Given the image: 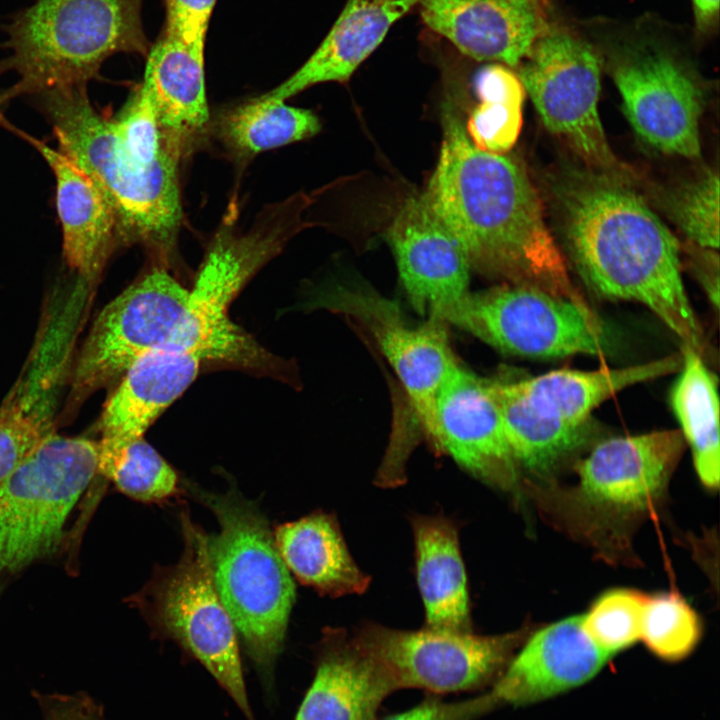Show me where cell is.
<instances>
[{
    "label": "cell",
    "instance_id": "3",
    "mask_svg": "<svg viewBox=\"0 0 720 720\" xmlns=\"http://www.w3.org/2000/svg\"><path fill=\"white\" fill-rule=\"evenodd\" d=\"M141 0H36L6 25L0 72L16 82L0 103L22 95L87 87L110 56L146 52Z\"/></svg>",
    "mask_w": 720,
    "mask_h": 720
},
{
    "label": "cell",
    "instance_id": "16",
    "mask_svg": "<svg viewBox=\"0 0 720 720\" xmlns=\"http://www.w3.org/2000/svg\"><path fill=\"white\" fill-rule=\"evenodd\" d=\"M201 360L185 350L164 346L133 363L105 404L100 422L99 466L92 484L98 503L103 487L126 449L144 438L147 429L196 379Z\"/></svg>",
    "mask_w": 720,
    "mask_h": 720
},
{
    "label": "cell",
    "instance_id": "10",
    "mask_svg": "<svg viewBox=\"0 0 720 720\" xmlns=\"http://www.w3.org/2000/svg\"><path fill=\"white\" fill-rule=\"evenodd\" d=\"M351 638L390 672L399 690L421 689L440 696L488 690L525 641L526 633L479 635L428 626L412 631L366 623Z\"/></svg>",
    "mask_w": 720,
    "mask_h": 720
},
{
    "label": "cell",
    "instance_id": "9",
    "mask_svg": "<svg viewBox=\"0 0 720 720\" xmlns=\"http://www.w3.org/2000/svg\"><path fill=\"white\" fill-rule=\"evenodd\" d=\"M440 320L517 356L603 355L610 348L602 322L586 302L528 285L468 293Z\"/></svg>",
    "mask_w": 720,
    "mask_h": 720
},
{
    "label": "cell",
    "instance_id": "25",
    "mask_svg": "<svg viewBox=\"0 0 720 720\" xmlns=\"http://www.w3.org/2000/svg\"><path fill=\"white\" fill-rule=\"evenodd\" d=\"M412 529L426 626L472 631L467 579L456 525L441 515L415 516Z\"/></svg>",
    "mask_w": 720,
    "mask_h": 720
},
{
    "label": "cell",
    "instance_id": "6",
    "mask_svg": "<svg viewBox=\"0 0 720 720\" xmlns=\"http://www.w3.org/2000/svg\"><path fill=\"white\" fill-rule=\"evenodd\" d=\"M53 132L59 151L87 173L112 204L120 242L142 243L168 259L182 218L180 158L168 155L144 165L127 157L117 144L112 119L89 102L65 109Z\"/></svg>",
    "mask_w": 720,
    "mask_h": 720
},
{
    "label": "cell",
    "instance_id": "39",
    "mask_svg": "<svg viewBox=\"0 0 720 720\" xmlns=\"http://www.w3.org/2000/svg\"><path fill=\"white\" fill-rule=\"evenodd\" d=\"M43 720H105L103 711L87 696L41 697Z\"/></svg>",
    "mask_w": 720,
    "mask_h": 720
},
{
    "label": "cell",
    "instance_id": "34",
    "mask_svg": "<svg viewBox=\"0 0 720 720\" xmlns=\"http://www.w3.org/2000/svg\"><path fill=\"white\" fill-rule=\"evenodd\" d=\"M648 598L626 588L602 594L582 615L584 631L598 648L615 656L640 640Z\"/></svg>",
    "mask_w": 720,
    "mask_h": 720
},
{
    "label": "cell",
    "instance_id": "22",
    "mask_svg": "<svg viewBox=\"0 0 720 720\" xmlns=\"http://www.w3.org/2000/svg\"><path fill=\"white\" fill-rule=\"evenodd\" d=\"M421 16L463 54L517 65L539 37L534 6L510 0H417Z\"/></svg>",
    "mask_w": 720,
    "mask_h": 720
},
{
    "label": "cell",
    "instance_id": "2",
    "mask_svg": "<svg viewBox=\"0 0 720 720\" xmlns=\"http://www.w3.org/2000/svg\"><path fill=\"white\" fill-rule=\"evenodd\" d=\"M569 258L586 287L646 306L699 353L704 332L681 276L677 240L615 174L568 170L554 182Z\"/></svg>",
    "mask_w": 720,
    "mask_h": 720
},
{
    "label": "cell",
    "instance_id": "11",
    "mask_svg": "<svg viewBox=\"0 0 720 720\" xmlns=\"http://www.w3.org/2000/svg\"><path fill=\"white\" fill-rule=\"evenodd\" d=\"M519 73L543 123L592 165L615 174L598 113L600 64L590 45L561 31L539 36Z\"/></svg>",
    "mask_w": 720,
    "mask_h": 720
},
{
    "label": "cell",
    "instance_id": "17",
    "mask_svg": "<svg viewBox=\"0 0 720 720\" xmlns=\"http://www.w3.org/2000/svg\"><path fill=\"white\" fill-rule=\"evenodd\" d=\"M433 444L475 477L513 489L518 466L507 442L488 379L457 365L435 399Z\"/></svg>",
    "mask_w": 720,
    "mask_h": 720
},
{
    "label": "cell",
    "instance_id": "1",
    "mask_svg": "<svg viewBox=\"0 0 720 720\" xmlns=\"http://www.w3.org/2000/svg\"><path fill=\"white\" fill-rule=\"evenodd\" d=\"M442 125L439 159L424 194L471 268L586 302L570 279L524 170L504 154L477 148L450 109Z\"/></svg>",
    "mask_w": 720,
    "mask_h": 720
},
{
    "label": "cell",
    "instance_id": "8",
    "mask_svg": "<svg viewBox=\"0 0 720 720\" xmlns=\"http://www.w3.org/2000/svg\"><path fill=\"white\" fill-rule=\"evenodd\" d=\"M98 441L52 433L0 488V593L67 544L65 526L95 480Z\"/></svg>",
    "mask_w": 720,
    "mask_h": 720
},
{
    "label": "cell",
    "instance_id": "12",
    "mask_svg": "<svg viewBox=\"0 0 720 720\" xmlns=\"http://www.w3.org/2000/svg\"><path fill=\"white\" fill-rule=\"evenodd\" d=\"M169 272L156 268L108 303L94 320L73 373L76 392H90L122 376L145 354L166 346L188 300Z\"/></svg>",
    "mask_w": 720,
    "mask_h": 720
},
{
    "label": "cell",
    "instance_id": "14",
    "mask_svg": "<svg viewBox=\"0 0 720 720\" xmlns=\"http://www.w3.org/2000/svg\"><path fill=\"white\" fill-rule=\"evenodd\" d=\"M625 115L653 148L688 158L700 155L702 95L691 75L656 51L620 60L613 69Z\"/></svg>",
    "mask_w": 720,
    "mask_h": 720
},
{
    "label": "cell",
    "instance_id": "38",
    "mask_svg": "<svg viewBox=\"0 0 720 720\" xmlns=\"http://www.w3.org/2000/svg\"><path fill=\"white\" fill-rule=\"evenodd\" d=\"M216 0H166V33L204 52L206 33Z\"/></svg>",
    "mask_w": 720,
    "mask_h": 720
},
{
    "label": "cell",
    "instance_id": "13",
    "mask_svg": "<svg viewBox=\"0 0 720 720\" xmlns=\"http://www.w3.org/2000/svg\"><path fill=\"white\" fill-rule=\"evenodd\" d=\"M684 441L680 430H661L598 443L578 464L576 506L603 523L645 513L664 493Z\"/></svg>",
    "mask_w": 720,
    "mask_h": 720
},
{
    "label": "cell",
    "instance_id": "29",
    "mask_svg": "<svg viewBox=\"0 0 720 720\" xmlns=\"http://www.w3.org/2000/svg\"><path fill=\"white\" fill-rule=\"evenodd\" d=\"M682 364L670 392V403L689 444L696 472L709 489L719 485V399L717 379L701 353L681 346Z\"/></svg>",
    "mask_w": 720,
    "mask_h": 720
},
{
    "label": "cell",
    "instance_id": "5",
    "mask_svg": "<svg viewBox=\"0 0 720 720\" xmlns=\"http://www.w3.org/2000/svg\"><path fill=\"white\" fill-rule=\"evenodd\" d=\"M297 197L266 207L245 232L222 230L210 245L181 321L166 346L241 368L274 371L279 361L229 317L233 299L299 226Z\"/></svg>",
    "mask_w": 720,
    "mask_h": 720
},
{
    "label": "cell",
    "instance_id": "32",
    "mask_svg": "<svg viewBox=\"0 0 720 720\" xmlns=\"http://www.w3.org/2000/svg\"><path fill=\"white\" fill-rule=\"evenodd\" d=\"M46 393L27 382L0 407V488L53 432Z\"/></svg>",
    "mask_w": 720,
    "mask_h": 720
},
{
    "label": "cell",
    "instance_id": "31",
    "mask_svg": "<svg viewBox=\"0 0 720 720\" xmlns=\"http://www.w3.org/2000/svg\"><path fill=\"white\" fill-rule=\"evenodd\" d=\"M475 90L479 103L469 116L466 133L480 150L503 154L513 147L521 131L523 84L510 69L497 63L478 71Z\"/></svg>",
    "mask_w": 720,
    "mask_h": 720
},
{
    "label": "cell",
    "instance_id": "19",
    "mask_svg": "<svg viewBox=\"0 0 720 720\" xmlns=\"http://www.w3.org/2000/svg\"><path fill=\"white\" fill-rule=\"evenodd\" d=\"M582 615L548 625L520 646L488 689L497 709L554 698L593 679L612 658L584 631Z\"/></svg>",
    "mask_w": 720,
    "mask_h": 720
},
{
    "label": "cell",
    "instance_id": "24",
    "mask_svg": "<svg viewBox=\"0 0 720 720\" xmlns=\"http://www.w3.org/2000/svg\"><path fill=\"white\" fill-rule=\"evenodd\" d=\"M417 0H348L319 47L267 96L286 101L323 82H346Z\"/></svg>",
    "mask_w": 720,
    "mask_h": 720
},
{
    "label": "cell",
    "instance_id": "20",
    "mask_svg": "<svg viewBox=\"0 0 720 720\" xmlns=\"http://www.w3.org/2000/svg\"><path fill=\"white\" fill-rule=\"evenodd\" d=\"M398 685L343 629L327 628L316 647L315 674L294 720H378Z\"/></svg>",
    "mask_w": 720,
    "mask_h": 720
},
{
    "label": "cell",
    "instance_id": "35",
    "mask_svg": "<svg viewBox=\"0 0 720 720\" xmlns=\"http://www.w3.org/2000/svg\"><path fill=\"white\" fill-rule=\"evenodd\" d=\"M674 222L697 246L719 247V176L708 170L675 189L666 200Z\"/></svg>",
    "mask_w": 720,
    "mask_h": 720
},
{
    "label": "cell",
    "instance_id": "26",
    "mask_svg": "<svg viewBox=\"0 0 720 720\" xmlns=\"http://www.w3.org/2000/svg\"><path fill=\"white\" fill-rule=\"evenodd\" d=\"M274 541L289 572L321 594H361L370 584L332 514L319 511L281 524L275 529Z\"/></svg>",
    "mask_w": 720,
    "mask_h": 720
},
{
    "label": "cell",
    "instance_id": "30",
    "mask_svg": "<svg viewBox=\"0 0 720 720\" xmlns=\"http://www.w3.org/2000/svg\"><path fill=\"white\" fill-rule=\"evenodd\" d=\"M320 129L312 111L266 94L226 111L218 123L223 144L242 159L307 139Z\"/></svg>",
    "mask_w": 720,
    "mask_h": 720
},
{
    "label": "cell",
    "instance_id": "28",
    "mask_svg": "<svg viewBox=\"0 0 720 720\" xmlns=\"http://www.w3.org/2000/svg\"><path fill=\"white\" fill-rule=\"evenodd\" d=\"M681 353L623 368L592 371L559 369L513 380L524 395L559 415L570 424H587L591 412L619 391L677 372Z\"/></svg>",
    "mask_w": 720,
    "mask_h": 720
},
{
    "label": "cell",
    "instance_id": "33",
    "mask_svg": "<svg viewBox=\"0 0 720 720\" xmlns=\"http://www.w3.org/2000/svg\"><path fill=\"white\" fill-rule=\"evenodd\" d=\"M701 635L699 617L679 594L649 596L640 640L654 656L669 663L682 661L695 650Z\"/></svg>",
    "mask_w": 720,
    "mask_h": 720
},
{
    "label": "cell",
    "instance_id": "42",
    "mask_svg": "<svg viewBox=\"0 0 720 720\" xmlns=\"http://www.w3.org/2000/svg\"><path fill=\"white\" fill-rule=\"evenodd\" d=\"M0 127L6 129L8 131L14 132L18 136H20L22 133L8 121V119L3 115L1 109H0Z\"/></svg>",
    "mask_w": 720,
    "mask_h": 720
},
{
    "label": "cell",
    "instance_id": "43",
    "mask_svg": "<svg viewBox=\"0 0 720 720\" xmlns=\"http://www.w3.org/2000/svg\"><path fill=\"white\" fill-rule=\"evenodd\" d=\"M518 3L528 4L535 7L536 0H510Z\"/></svg>",
    "mask_w": 720,
    "mask_h": 720
},
{
    "label": "cell",
    "instance_id": "15",
    "mask_svg": "<svg viewBox=\"0 0 720 720\" xmlns=\"http://www.w3.org/2000/svg\"><path fill=\"white\" fill-rule=\"evenodd\" d=\"M387 239L401 282L420 312L440 320L468 295V257L424 193L404 201L387 230Z\"/></svg>",
    "mask_w": 720,
    "mask_h": 720
},
{
    "label": "cell",
    "instance_id": "41",
    "mask_svg": "<svg viewBox=\"0 0 720 720\" xmlns=\"http://www.w3.org/2000/svg\"><path fill=\"white\" fill-rule=\"evenodd\" d=\"M696 24L700 28L709 27L718 16L719 0H692Z\"/></svg>",
    "mask_w": 720,
    "mask_h": 720
},
{
    "label": "cell",
    "instance_id": "27",
    "mask_svg": "<svg viewBox=\"0 0 720 720\" xmlns=\"http://www.w3.org/2000/svg\"><path fill=\"white\" fill-rule=\"evenodd\" d=\"M517 466L544 476L582 447L587 424L577 426L521 393L513 380L488 379Z\"/></svg>",
    "mask_w": 720,
    "mask_h": 720
},
{
    "label": "cell",
    "instance_id": "37",
    "mask_svg": "<svg viewBox=\"0 0 720 720\" xmlns=\"http://www.w3.org/2000/svg\"><path fill=\"white\" fill-rule=\"evenodd\" d=\"M494 710L497 707L488 690L460 701H445L438 695L427 694L415 706L381 720H477Z\"/></svg>",
    "mask_w": 720,
    "mask_h": 720
},
{
    "label": "cell",
    "instance_id": "7",
    "mask_svg": "<svg viewBox=\"0 0 720 720\" xmlns=\"http://www.w3.org/2000/svg\"><path fill=\"white\" fill-rule=\"evenodd\" d=\"M184 541L179 561L156 568L141 591L129 598L160 636L174 640L228 693L246 719L255 720L233 622L213 584L208 536L181 512Z\"/></svg>",
    "mask_w": 720,
    "mask_h": 720
},
{
    "label": "cell",
    "instance_id": "4",
    "mask_svg": "<svg viewBox=\"0 0 720 720\" xmlns=\"http://www.w3.org/2000/svg\"><path fill=\"white\" fill-rule=\"evenodd\" d=\"M189 489L218 520L219 532L207 539L213 584L261 681L270 689L295 602L291 573L254 504L232 489L226 494Z\"/></svg>",
    "mask_w": 720,
    "mask_h": 720
},
{
    "label": "cell",
    "instance_id": "18",
    "mask_svg": "<svg viewBox=\"0 0 720 720\" xmlns=\"http://www.w3.org/2000/svg\"><path fill=\"white\" fill-rule=\"evenodd\" d=\"M323 298L324 304L350 312L372 330L430 436L436 396L458 365L443 322L431 318L421 326H409L392 303L361 291L343 290Z\"/></svg>",
    "mask_w": 720,
    "mask_h": 720
},
{
    "label": "cell",
    "instance_id": "36",
    "mask_svg": "<svg viewBox=\"0 0 720 720\" xmlns=\"http://www.w3.org/2000/svg\"><path fill=\"white\" fill-rule=\"evenodd\" d=\"M110 481L121 493L146 503L167 500L179 490L175 470L144 438L128 446Z\"/></svg>",
    "mask_w": 720,
    "mask_h": 720
},
{
    "label": "cell",
    "instance_id": "40",
    "mask_svg": "<svg viewBox=\"0 0 720 720\" xmlns=\"http://www.w3.org/2000/svg\"><path fill=\"white\" fill-rule=\"evenodd\" d=\"M699 247L696 255L693 256V269L697 274L705 293L716 308L719 306V260L714 249Z\"/></svg>",
    "mask_w": 720,
    "mask_h": 720
},
{
    "label": "cell",
    "instance_id": "23",
    "mask_svg": "<svg viewBox=\"0 0 720 720\" xmlns=\"http://www.w3.org/2000/svg\"><path fill=\"white\" fill-rule=\"evenodd\" d=\"M140 85L152 100L166 142L184 156L209 123L204 52L164 35L147 55Z\"/></svg>",
    "mask_w": 720,
    "mask_h": 720
},
{
    "label": "cell",
    "instance_id": "21",
    "mask_svg": "<svg viewBox=\"0 0 720 720\" xmlns=\"http://www.w3.org/2000/svg\"><path fill=\"white\" fill-rule=\"evenodd\" d=\"M55 178L63 257L81 278L93 281L120 243L116 213L95 181L59 150L22 133Z\"/></svg>",
    "mask_w": 720,
    "mask_h": 720
}]
</instances>
